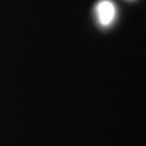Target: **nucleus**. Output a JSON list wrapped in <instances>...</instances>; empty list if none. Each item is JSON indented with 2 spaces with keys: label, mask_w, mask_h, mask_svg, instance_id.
Wrapping results in <instances>:
<instances>
[{
  "label": "nucleus",
  "mask_w": 146,
  "mask_h": 146,
  "mask_svg": "<svg viewBox=\"0 0 146 146\" xmlns=\"http://www.w3.org/2000/svg\"><path fill=\"white\" fill-rule=\"evenodd\" d=\"M95 13L100 25L103 27H108L113 24L116 19V5L110 0H100L95 5Z\"/></svg>",
  "instance_id": "1"
}]
</instances>
